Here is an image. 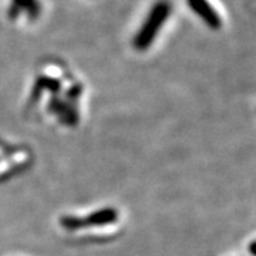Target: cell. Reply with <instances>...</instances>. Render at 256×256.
<instances>
[{"instance_id": "1", "label": "cell", "mask_w": 256, "mask_h": 256, "mask_svg": "<svg viewBox=\"0 0 256 256\" xmlns=\"http://www.w3.org/2000/svg\"><path fill=\"white\" fill-rule=\"evenodd\" d=\"M171 12H172V4L170 0H158L152 4L146 20L142 22V24L140 26L136 36L132 38V46L136 47L138 52H144L156 42L162 26L171 16Z\"/></svg>"}, {"instance_id": "2", "label": "cell", "mask_w": 256, "mask_h": 256, "mask_svg": "<svg viewBox=\"0 0 256 256\" xmlns=\"http://www.w3.org/2000/svg\"><path fill=\"white\" fill-rule=\"evenodd\" d=\"M188 8L212 30H220L224 24L220 13L208 0H186Z\"/></svg>"}, {"instance_id": "3", "label": "cell", "mask_w": 256, "mask_h": 256, "mask_svg": "<svg viewBox=\"0 0 256 256\" xmlns=\"http://www.w3.org/2000/svg\"><path fill=\"white\" fill-rule=\"evenodd\" d=\"M28 13L32 18H36L40 13V4L37 0H13L9 10V16L16 18L20 13Z\"/></svg>"}]
</instances>
